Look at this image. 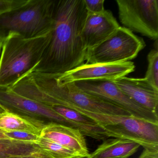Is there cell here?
I'll return each instance as SVG.
<instances>
[{
    "mask_svg": "<svg viewBox=\"0 0 158 158\" xmlns=\"http://www.w3.org/2000/svg\"><path fill=\"white\" fill-rule=\"evenodd\" d=\"M87 14L84 0H54L49 40L33 72L60 75L83 64L87 49L81 34Z\"/></svg>",
    "mask_w": 158,
    "mask_h": 158,
    "instance_id": "obj_1",
    "label": "cell"
},
{
    "mask_svg": "<svg viewBox=\"0 0 158 158\" xmlns=\"http://www.w3.org/2000/svg\"><path fill=\"white\" fill-rule=\"evenodd\" d=\"M50 33L32 38L15 33L8 35L0 55V86L11 87L34 71L48 43Z\"/></svg>",
    "mask_w": 158,
    "mask_h": 158,
    "instance_id": "obj_2",
    "label": "cell"
},
{
    "mask_svg": "<svg viewBox=\"0 0 158 158\" xmlns=\"http://www.w3.org/2000/svg\"><path fill=\"white\" fill-rule=\"evenodd\" d=\"M54 0H27L23 5L0 14V38L11 33L26 38L44 35L50 32Z\"/></svg>",
    "mask_w": 158,
    "mask_h": 158,
    "instance_id": "obj_3",
    "label": "cell"
},
{
    "mask_svg": "<svg viewBox=\"0 0 158 158\" xmlns=\"http://www.w3.org/2000/svg\"><path fill=\"white\" fill-rule=\"evenodd\" d=\"M0 108L26 120L41 131L48 126L56 124L76 128L84 136L95 139L102 136V130L99 127L84 126L71 122L51 107L21 96L8 87L0 86Z\"/></svg>",
    "mask_w": 158,
    "mask_h": 158,
    "instance_id": "obj_4",
    "label": "cell"
},
{
    "mask_svg": "<svg viewBox=\"0 0 158 158\" xmlns=\"http://www.w3.org/2000/svg\"><path fill=\"white\" fill-rule=\"evenodd\" d=\"M75 110L96 121L109 137L128 139L139 144L145 149L158 151V123L132 115H109L83 110Z\"/></svg>",
    "mask_w": 158,
    "mask_h": 158,
    "instance_id": "obj_5",
    "label": "cell"
},
{
    "mask_svg": "<svg viewBox=\"0 0 158 158\" xmlns=\"http://www.w3.org/2000/svg\"><path fill=\"white\" fill-rule=\"evenodd\" d=\"M146 44L141 38L120 27L98 45L87 50L86 64L129 61L135 58Z\"/></svg>",
    "mask_w": 158,
    "mask_h": 158,
    "instance_id": "obj_6",
    "label": "cell"
},
{
    "mask_svg": "<svg viewBox=\"0 0 158 158\" xmlns=\"http://www.w3.org/2000/svg\"><path fill=\"white\" fill-rule=\"evenodd\" d=\"M124 27L153 40L158 38V0H116Z\"/></svg>",
    "mask_w": 158,
    "mask_h": 158,
    "instance_id": "obj_7",
    "label": "cell"
},
{
    "mask_svg": "<svg viewBox=\"0 0 158 158\" xmlns=\"http://www.w3.org/2000/svg\"><path fill=\"white\" fill-rule=\"evenodd\" d=\"M75 85L84 93L126 111L134 117L158 123V115L139 106L127 97L114 82L107 80L78 81Z\"/></svg>",
    "mask_w": 158,
    "mask_h": 158,
    "instance_id": "obj_8",
    "label": "cell"
},
{
    "mask_svg": "<svg viewBox=\"0 0 158 158\" xmlns=\"http://www.w3.org/2000/svg\"><path fill=\"white\" fill-rule=\"evenodd\" d=\"M135 69V64L131 61L93 64H83L62 74L53 75L57 85L62 86L86 80H107L114 81L126 76L134 72Z\"/></svg>",
    "mask_w": 158,
    "mask_h": 158,
    "instance_id": "obj_9",
    "label": "cell"
},
{
    "mask_svg": "<svg viewBox=\"0 0 158 158\" xmlns=\"http://www.w3.org/2000/svg\"><path fill=\"white\" fill-rule=\"evenodd\" d=\"M109 10L97 14L88 13L81 37L87 50L103 42L120 27Z\"/></svg>",
    "mask_w": 158,
    "mask_h": 158,
    "instance_id": "obj_10",
    "label": "cell"
},
{
    "mask_svg": "<svg viewBox=\"0 0 158 158\" xmlns=\"http://www.w3.org/2000/svg\"><path fill=\"white\" fill-rule=\"evenodd\" d=\"M114 82L120 90L137 104L158 114V90L146 78L126 76Z\"/></svg>",
    "mask_w": 158,
    "mask_h": 158,
    "instance_id": "obj_11",
    "label": "cell"
},
{
    "mask_svg": "<svg viewBox=\"0 0 158 158\" xmlns=\"http://www.w3.org/2000/svg\"><path fill=\"white\" fill-rule=\"evenodd\" d=\"M40 137L52 140L77 155L89 154L85 136L76 128L54 124L45 127Z\"/></svg>",
    "mask_w": 158,
    "mask_h": 158,
    "instance_id": "obj_12",
    "label": "cell"
},
{
    "mask_svg": "<svg viewBox=\"0 0 158 158\" xmlns=\"http://www.w3.org/2000/svg\"><path fill=\"white\" fill-rule=\"evenodd\" d=\"M140 146L139 144L128 139H107L90 154V158H128Z\"/></svg>",
    "mask_w": 158,
    "mask_h": 158,
    "instance_id": "obj_13",
    "label": "cell"
},
{
    "mask_svg": "<svg viewBox=\"0 0 158 158\" xmlns=\"http://www.w3.org/2000/svg\"><path fill=\"white\" fill-rule=\"evenodd\" d=\"M27 155L52 158L36 143L10 139H0V158Z\"/></svg>",
    "mask_w": 158,
    "mask_h": 158,
    "instance_id": "obj_14",
    "label": "cell"
},
{
    "mask_svg": "<svg viewBox=\"0 0 158 158\" xmlns=\"http://www.w3.org/2000/svg\"><path fill=\"white\" fill-rule=\"evenodd\" d=\"M0 130L4 132L24 131L40 136L41 131L26 120L6 111L0 113Z\"/></svg>",
    "mask_w": 158,
    "mask_h": 158,
    "instance_id": "obj_15",
    "label": "cell"
},
{
    "mask_svg": "<svg viewBox=\"0 0 158 158\" xmlns=\"http://www.w3.org/2000/svg\"><path fill=\"white\" fill-rule=\"evenodd\" d=\"M51 108L65 119L77 124L89 127L100 126L92 118L73 109L61 105H54Z\"/></svg>",
    "mask_w": 158,
    "mask_h": 158,
    "instance_id": "obj_16",
    "label": "cell"
},
{
    "mask_svg": "<svg viewBox=\"0 0 158 158\" xmlns=\"http://www.w3.org/2000/svg\"><path fill=\"white\" fill-rule=\"evenodd\" d=\"M36 143L52 158H70L78 156L58 143L40 137Z\"/></svg>",
    "mask_w": 158,
    "mask_h": 158,
    "instance_id": "obj_17",
    "label": "cell"
},
{
    "mask_svg": "<svg viewBox=\"0 0 158 158\" xmlns=\"http://www.w3.org/2000/svg\"><path fill=\"white\" fill-rule=\"evenodd\" d=\"M148 68L144 78L158 90V47L152 50L148 55Z\"/></svg>",
    "mask_w": 158,
    "mask_h": 158,
    "instance_id": "obj_18",
    "label": "cell"
},
{
    "mask_svg": "<svg viewBox=\"0 0 158 158\" xmlns=\"http://www.w3.org/2000/svg\"><path fill=\"white\" fill-rule=\"evenodd\" d=\"M5 134L10 139L34 143H36L40 137V136L35 134L24 131L5 132Z\"/></svg>",
    "mask_w": 158,
    "mask_h": 158,
    "instance_id": "obj_19",
    "label": "cell"
},
{
    "mask_svg": "<svg viewBox=\"0 0 158 158\" xmlns=\"http://www.w3.org/2000/svg\"><path fill=\"white\" fill-rule=\"evenodd\" d=\"M88 13L97 14L103 12L104 0H84Z\"/></svg>",
    "mask_w": 158,
    "mask_h": 158,
    "instance_id": "obj_20",
    "label": "cell"
},
{
    "mask_svg": "<svg viewBox=\"0 0 158 158\" xmlns=\"http://www.w3.org/2000/svg\"><path fill=\"white\" fill-rule=\"evenodd\" d=\"M27 1V0H0V14L17 8Z\"/></svg>",
    "mask_w": 158,
    "mask_h": 158,
    "instance_id": "obj_21",
    "label": "cell"
},
{
    "mask_svg": "<svg viewBox=\"0 0 158 158\" xmlns=\"http://www.w3.org/2000/svg\"><path fill=\"white\" fill-rule=\"evenodd\" d=\"M138 158H158V151L145 149Z\"/></svg>",
    "mask_w": 158,
    "mask_h": 158,
    "instance_id": "obj_22",
    "label": "cell"
},
{
    "mask_svg": "<svg viewBox=\"0 0 158 158\" xmlns=\"http://www.w3.org/2000/svg\"><path fill=\"white\" fill-rule=\"evenodd\" d=\"M7 158H44L42 157H38L36 156H30V155H27V156H12V157H8Z\"/></svg>",
    "mask_w": 158,
    "mask_h": 158,
    "instance_id": "obj_23",
    "label": "cell"
},
{
    "mask_svg": "<svg viewBox=\"0 0 158 158\" xmlns=\"http://www.w3.org/2000/svg\"><path fill=\"white\" fill-rule=\"evenodd\" d=\"M9 139L5 135V132L0 130V139Z\"/></svg>",
    "mask_w": 158,
    "mask_h": 158,
    "instance_id": "obj_24",
    "label": "cell"
},
{
    "mask_svg": "<svg viewBox=\"0 0 158 158\" xmlns=\"http://www.w3.org/2000/svg\"><path fill=\"white\" fill-rule=\"evenodd\" d=\"M70 158H90V154L86 155H78V156H74Z\"/></svg>",
    "mask_w": 158,
    "mask_h": 158,
    "instance_id": "obj_25",
    "label": "cell"
},
{
    "mask_svg": "<svg viewBox=\"0 0 158 158\" xmlns=\"http://www.w3.org/2000/svg\"><path fill=\"white\" fill-rule=\"evenodd\" d=\"M3 40L0 38V55L1 52L2 48V44H3Z\"/></svg>",
    "mask_w": 158,
    "mask_h": 158,
    "instance_id": "obj_26",
    "label": "cell"
},
{
    "mask_svg": "<svg viewBox=\"0 0 158 158\" xmlns=\"http://www.w3.org/2000/svg\"><path fill=\"white\" fill-rule=\"evenodd\" d=\"M3 111H4L2 110V109H1V108H0V113L2 112H3Z\"/></svg>",
    "mask_w": 158,
    "mask_h": 158,
    "instance_id": "obj_27",
    "label": "cell"
}]
</instances>
